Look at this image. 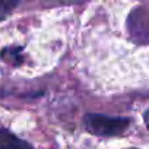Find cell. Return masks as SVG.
<instances>
[{
    "label": "cell",
    "instance_id": "obj_1",
    "mask_svg": "<svg viewBox=\"0 0 149 149\" xmlns=\"http://www.w3.org/2000/svg\"><path fill=\"white\" fill-rule=\"evenodd\" d=\"M130 121L124 117H111L104 114H86L85 126L97 136H118L124 133Z\"/></svg>",
    "mask_w": 149,
    "mask_h": 149
},
{
    "label": "cell",
    "instance_id": "obj_2",
    "mask_svg": "<svg viewBox=\"0 0 149 149\" xmlns=\"http://www.w3.org/2000/svg\"><path fill=\"white\" fill-rule=\"evenodd\" d=\"M130 31L133 35H139V40L143 37L149 41V12L132 13L130 16Z\"/></svg>",
    "mask_w": 149,
    "mask_h": 149
},
{
    "label": "cell",
    "instance_id": "obj_3",
    "mask_svg": "<svg viewBox=\"0 0 149 149\" xmlns=\"http://www.w3.org/2000/svg\"><path fill=\"white\" fill-rule=\"evenodd\" d=\"M0 149H34L28 142L16 137L8 129L0 127Z\"/></svg>",
    "mask_w": 149,
    "mask_h": 149
},
{
    "label": "cell",
    "instance_id": "obj_4",
    "mask_svg": "<svg viewBox=\"0 0 149 149\" xmlns=\"http://www.w3.org/2000/svg\"><path fill=\"white\" fill-rule=\"evenodd\" d=\"M0 60H3L12 66H19L24 61L22 47H5L0 51Z\"/></svg>",
    "mask_w": 149,
    "mask_h": 149
},
{
    "label": "cell",
    "instance_id": "obj_5",
    "mask_svg": "<svg viewBox=\"0 0 149 149\" xmlns=\"http://www.w3.org/2000/svg\"><path fill=\"white\" fill-rule=\"evenodd\" d=\"M19 5V2H9V0H0V21L6 19L13 9Z\"/></svg>",
    "mask_w": 149,
    "mask_h": 149
},
{
    "label": "cell",
    "instance_id": "obj_6",
    "mask_svg": "<svg viewBox=\"0 0 149 149\" xmlns=\"http://www.w3.org/2000/svg\"><path fill=\"white\" fill-rule=\"evenodd\" d=\"M145 123H146V126H148V129H149V110L145 113Z\"/></svg>",
    "mask_w": 149,
    "mask_h": 149
}]
</instances>
